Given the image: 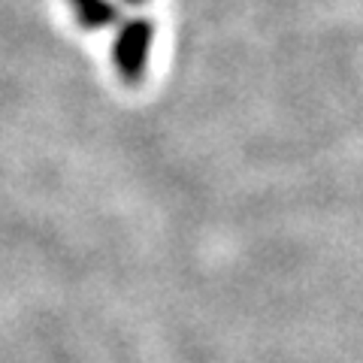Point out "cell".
Masks as SVG:
<instances>
[{
  "label": "cell",
  "instance_id": "cell-1",
  "mask_svg": "<svg viewBox=\"0 0 363 363\" xmlns=\"http://www.w3.org/2000/svg\"><path fill=\"white\" fill-rule=\"evenodd\" d=\"M149 43H152L149 18H130L121 25V33L116 40V61L124 79H136L143 73V64L149 58Z\"/></svg>",
  "mask_w": 363,
  "mask_h": 363
},
{
  "label": "cell",
  "instance_id": "cell-2",
  "mask_svg": "<svg viewBox=\"0 0 363 363\" xmlns=\"http://www.w3.org/2000/svg\"><path fill=\"white\" fill-rule=\"evenodd\" d=\"M79 18H82L85 28H106L112 18H116V6L109 0H85L79 4Z\"/></svg>",
  "mask_w": 363,
  "mask_h": 363
},
{
  "label": "cell",
  "instance_id": "cell-3",
  "mask_svg": "<svg viewBox=\"0 0 363 363\" xmlns=\"http://www.w3.org/2000/svg\"><path fill=\"white\" fill-rule=\"evenodd\" d=\"M73 4H76V6H79V4H85V0H73Z\"/></svg>",
  "mask_w": 363,
  "mask_h": 363
},
{
  "label": "cell",
  "instance_id": "cell-4",
  "mask_svg": "<svg viewBox=\"0 0 363 363\" xmlns=\"http://www.w3.org/2000/svg\"><path fill=\"white\" fill-rule=\"evenodd\" d=\"M130 4H143V0H130Z\"/></svg>",
  "mask_w": 363,
  "mask_h": 363
}]
</instances>
